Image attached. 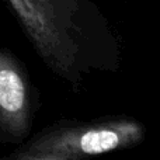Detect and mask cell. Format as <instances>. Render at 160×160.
Instances as JSON below:
<instances>
[{"mask_svg":"<svg viewBox=\"0 0 160 160\" xmlns=\"http://www.w3.org/2000/svg\"><path fill=\"white\" fill-rule=\"evenodd\" d=\"M0 160H90L86 158L63 155L56 152H45V150H32L18 146L16 150L6 156H0Z\"/></svg>","mask_w":160,"mask_h":160,"instance_id":"4","label":"cell"},{"mask_svg":"<svg viewBox=\"0 0 160 160\" xmlns=\"http://www.w3.org/2000/svg\"><path fill=\"white\" fill-rule=\"evenodd\" d=\"M146 136V127L131 115H110L87 121L63 119L45 127L32 138H27L21 148L56 152L76 158L93 156L132 149Z\"/></svg>","mask_w":160,"mask_h":160,"instance_id":"2","label":"cell"},{"mask_svg":"<svg viewBox=\"0 0 160 160\" xmlns=\"http://www.w3.org/2000/svg\"><path fill=\"white\" fill-rule=\"evenodd\" d=\"M38 111V93L25 65L0 48V142L22 143L30 136Z\"/></svg>","mask_w":160,"mask_h":160,"instance_id":"3","label":"cell"},{"mask_svg":"<svg viewBox=\"0 0 160 160\" xmlns=\"http://www.w3.org/2000/svg\"><path fill=\"white\" fill-rule=\"evenodd\" d=\"M42 63L73 90L94 73H117L119 41L94 0H7Z\"/></svg>","mask_w":160,"mask_h":160,"instance_id":"1","label":"cell"}]
</instances>
